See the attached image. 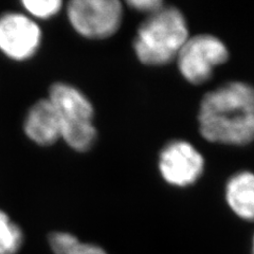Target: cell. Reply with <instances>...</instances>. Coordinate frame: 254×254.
Wrapping results in <instances>:
<instances>
[{
  "mask_svg": "<svg viewBox=\"0 0 254 254\" xmlns=\"http://www.w3.org/2000/svg\"><path fill=\"white\" fill-rule=\"evenodd\" d=\"M184 14L174 6H163L138 29L133 47L137 58L147 66H163L176 60L189 38Z\"/></svg>",
  "mask_w": 254,
  "mask_h": 254,
  "instance_id": "7a4b0ae2",
  "label": "cell"
},
{
  "mask_svg": "<svg viewBox=\"0 0 254 254\" xmlns=\"http://www.w3.org/2000/svg\"><path fill=\"white\" fill-rule=\"evenodd\" d=\"M48 99L60 116L61 138L77 152L90 149L98 133L92 122L94 109L86 95L73 86L57 83Z\"/></svg>",
  "mask_w": 254,
  "mask_h": 254,
  "instance_id": "3957f363",
  "label": "cell"
},
{
  "mask_svg": "<svg viewBox=\"0 0 254 254\" xmlns=\"http://www.w3.org/2000/svg\"><path fill=\"white\" fill-rule=\"evenodd\" d=\"M229 51L219 38L211 34L189 37L177 55L181 75L193 85L209 81L216 67L226 63Z\"/></svg>",
  "mask_w": 254,
  "mask_h": 254,
  "instance_id": "277c9868",
  "label": "cell"
},
{
  "mask_svg": "<svg viewBox=\"0 0 254 254\" xmlns=\"http://www.w3.org/2000/svg\"><path fill=\"white\" fill-rule=\"evenodd\" d=\"M201 136L213 143L247 145L254 141V87L231 82L206 93L198 114Z\"/></svg>",
  "mask_w": 254,
  "mask_h": 254,
  "instance_id": "6da1fadb",
  "label": "cell"
},
{
  "mask_svg": "<svg viewBox=\"0 0 254 254\" xmlns=\"http://www.w3.org/2000/svg\"><path fill=\"white\" fill-rule=\"evenodd\" d=\"M226 200L238 217L254 221V174L243 171L227 182Z\"/></svg>",
  "mask_w": 254,
  "mask_h": 254,
  "instance_id": "9c48e42d",
  "label": "cell"
},
{
  "mask_svg": "<svg viewBox=\"0 0 254 254\" xmlns=\"http://www.w3.org/2000/svg\"><path fill=\"white\" fill-rule=\"evenodd\" d=\"M251 252H252V254H254V235H253V238H252V248H251Z\"/></svg>",
  "mask_w": 254,
  "mask_h": 254,
  "instance_id": "5bb4252c",
  "label": "cell"
},
{
  "mask_svg": "<svg viewBox=\"0 0 254 254\" xmlns=\"http://www.w3.org/2000/svg\"><path fill=\"white\" fill-rule=\"evenodd\" d=\"M68 17L84 37L104 39L120 28L123 7L118 0H73L68 5Z\"/></svg>",
  "mask_w": 254,
  "mask_h": 254,
  "instance_id": "5b68a950",
  "label": "cell"
},
{
  "mask_svg": "<svg viewBox=\"0 0 254 254\" xmlns=\"http://www.w3.org/2000/svg\"><path fill=\"white\" fill-rule=\"evenodd\" d=\"M131 9L142 12L147 13L148 15H152L159 10H161L164 6L162 1L159 0H130V1L126 2Z\"/></svg>",
  "mask_w": 254,
  "mask_h": 254,
  "instance_id": "4fadbf2b",
  "label": "cell"
},
{
  "mask_svg": "<svg viewBox=\"0 0 254 254\" xmlns=\"http://www.w3.org/2000/svg\"><path fill=\"white\" fill-rule=\"evenodd\" d=\"M21 4L32 16L42 19L57 15L62 7L60 0H23Z\"/></svg>",
  "mask_w": 254,
  "mask_h": 254,
  "instance_id": "7c38bea8",
  "label": "cell"
},
{
  "mask_svg": "<svg viewBox=\"0 0 254 254\" xmlns=\"http://www.w3.org/2000/svg\"><path fill=\"white\" fill-rule=\"evenodd\" d=\"M23 129L27 137L42 146L52 145L61 138V120L49 99L37 101L26 117Z\"/></svg>",
  "mask_w": 254,
  "mask_h": 254,
  "instance_id": "ba28073f",
  "label": "cell"
},
{
  "mask_svg": "<svg viewBox=\"0 0 254 254\" xmlns=\"http://www.w3.org/2000/svg\"><path fill=\"white\" fill-rule=\"evenodd\" d=\"M23 245L21 228L0 210V254H17Z\"/></svg>",
  "mask_w": 254,
  "mask_h": 254,
  "instance_id": "8fae6325",
  "label": "cell"
},
{
  "mask_svg": "<svg viewBox=\"0 0 254 254\" xmlns=\"http://www.w3.org/2000/svg\"><path fill=\"white\" fill-rule=\"evenodd\" d=\"M42 42V32L28 16L7 13L0 16V50L15 61L31 59Z\"/></svg>",
  "mask_w": 254,
  "mask_h": 254,
  "instance_id": "52a82bcc",
  "label": "cell"
},
{
  "mask_svg": "<svg viewBox=\"0 0 254 254\" xmlns=\"http://www.w3.org/2000/svg\"><path fill=\"white\" fill-rule=\"evenodd\" d=\"M49 246L53 254H108L98 245L82 243L68 232H53L49 235Z\"/></svg>",
  "mask_w": 254,
  "mask_h": 254,
  "instance_id": "30bf717a",
  "label": "cell"
},
{
  "mask_svg": "<svg viewBox=\"0 0 254 254\" xmlns=\"http://www.w3.org/2000/svg\"><path fill=\"white\" fill-rule=\"evenodd\" d=\"M159 171L168 184L175 187L194 185L204 171V159L190 143L174 140L159 156Z\"/></svg>",
  "mask_w": 254,
  "mask_h": 254,
  "instance_id": "8992f818",
  "label": "cell"
}]
</instances>
